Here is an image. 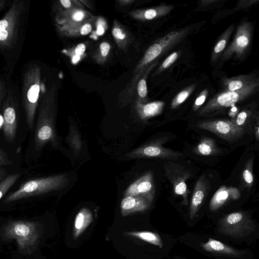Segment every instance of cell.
I'll return each instance as SVG.
<instances>
[{"instance_id":"1","label":"cell","mask_w":259,"mask_h":259,"mask_svg":"<svg viewBox=\"0 0 259 259\" xmlns=\"http://www.w3.org/2000/svg\"><path fill=\"white\" fill-rule=\"evenodd\" d=\"M57 86L54 82L41 97L34 134V148L39 152L48 143L58 145L56 130L57 112Z\"/></svg>"},{"instance_id":"2","label":"cell","mask_w":259,"mask_h":259,"mask_svg":"<svg viewBox=\"0 0 259 259\" xmlns=\"http://www.w3.org/2000/svg\"><path fill=\"white\" fill-rule=\"evenodd\" d=\"M39 222L23 220L10 221L1 230L4 240H15L19 252L25 255H31L36 250L42 232Z\"/></svg>"},{"instance_id":"3","label":"cell","mask_w":259,"mask_h":259,"mask_svg":"<svg viewBox=\"0 0 259 259\" xmlns=\"http://www.w3.org/2000/svg\"><path fill=\"white\" fill-rule=\"evenodd\" d=\"M41 85L40 66L36 64L30 65L23 75L22 88V104L26 122L30 130L34 127Z\"/></svg>"},{"instance_id":"4","label":"cell","mask_w":259,"mask_h":259,"mask_svg":"<svg viewBox=\"0 0 259 259\" xmlns=\"http://www.w3.org/2000/svg\"><path fill=\"white\" fill-rule=\"evenodd\" d=\"M258 86V78L241 89L219 93L201 108L198 115L203 117H210L223 113L229 107L246 100L255 94Z\"/></svg>"},{"instance_id":"5","label":"cell","mask_w":259,"mask_h":259,"mask_svg":"<svg viewBox=\"0 0 259 259\" xmlns=\"http://www.w3.org/2000/svg\"><path fill=\"white\" fill-rule=\"evenodd\" d=\"M66 175H58L32 179L26 182L19 188L8 195L4 202L8 203L23 198L45 194L62 189L68 184Z\"/></svg>"},{"instance_id":"6","label":"cell","mask_w":259,"mask_h":259,"mask_svg":"<svg viewBox=\"0 0 259 259\" xmlns=\"http://www.w3.org/2000/svg\"><path fill=\"white\" fill-rule=\"evenodd\" d=\"M191 30L190 27H185L173 30L156 40L148 48L137 63L132 72L133 75L143 73L157 59L186 37Z\"/></svg>"},{"instance_id":"7","label":"cell","mask_w":259,"mask_h":259,"mask_svg":"<svg viewBox=\"0 0 259 259\" xmlns=\"http://www.w3.org/2000/svg\"><path fill=\"white\" fill-rule=\"evenodd\" d=\"M24 9L22 1L13 2L8 11L0 20V48L10 49L16 44L21 16Z\"/></svg>"},{"instance_id":"8","label":"cell","mask_w":259,"mask_h":259,"mask_svg":"<svg viewBox=\"0 0 259 259\" xmlns=\"http://www.w3.org/2000/svg\"><path fill=\"white\" fill-rule=\"evenodd\" d=\"M252 32L251 23L242 22L238 26L232 42L222 53L221 61H227L233 56L237 59H242L250 47Z\"/></svg>"},{"instance_id":"9","label":"cell","mask_w":259,"mask_h":259,"mask_svg":"<svg viewBox=\"0 0 259 259\" xmlns=\"http://www.w3.org/2000/svg\"><path fill=\"white\" fill-rule=\"evenodd\" d=\"M2 105L4 136L7 142L13 143L16 137L19 112L17 100L11 91L6 93Z\"/></svg>"},{"instance_id":"10","label":"cell","mask_w":259,"mask_h":259,"mask_svg":"<svg viewBox=\"0 0 259 259\" xmlns=\"http://www.w3.org/2000/svg\"><path fill=\"white\" fill-rule=\"evenodd\" d=\"M196 126L211 132L230 142L238 140L246 133L244 127L236 125L231 120L227 119L204 120L197 123Z\"/></svg>"},{"instance_id":"11","label":"cell","mask_w":259,"mask_h":259,"mask_svg":"<svg viewBox=\"0 0 259 259\" xmlns=\"http://www.w3.org/2000/svg\"><path fill=\"white\" fill-rule=\"evenodd\" d=\"M219 232L234 237H241L251 232L253 223L246 214L236 212L229 214L219 222Z\"/></svg>"},{"instance_id":"12","label":"cell","mask_w":259,"mask_h":259,"mask_svg":"<svg viewBox=\"0 0 259 259\" xmlns=\"http://www.w3.org/2000/svg\"><path fill=\"white\" fill-rule=\"evenodd\" d=\"M165 176L171 183L175 194L181 196L183 203L188 204V189L186 181L191 177L190 171L182 165L171 162L164 164Z\"/></svg>"},{"instance_id":"13","label":"cell","mask_w":259,"mask_h":259,"mask_svg":"<svg viewBox=\"0 0 259 259\" xmlns=\"http://www.w3.org/2000/svg\"><path fill=\"white\" fill-rule=\"evenodd\" d=\"M164 139L155 141L145 145L131 153L130 156L134 157H157L168 159H175L181 157V153L162 146V142Z\"/></svg>"},{"instance_id":"14","label":"cell","mask_w":259,"mask_h":259,"mask_svg":"<svg viewBox=\"0 0 259 259\" xmlns=\"http://www.w3.org/2000/svg\"><path fill=\"white\" fill-rule=\"evenodd\" d=\"M155 192L153 174L148 172L131 184L125 190L124 196L141 197L152 203Z\"/></svg>"},{"instance_id":"15","label":"cell","mask_w":259,"mask_h":259,"mask_svg":"<svg viewBox=\"0 0 259 259\" xmlns=\"http://www.w3.org/2000/svg\"><path fill=\"white\" fill-rule=\"evenodd\" d=\"M95 17L83 8H74L59 10L56 15V25L66 26L80 23L93 20Z\"/></svg>"},{"instance_id":"16","label":"cell","mask_w":259,"mask_h":259,"mask_svg":"<svg viewBox=\"0 0 259 259\" xmlns=\"http://www.w3.org/2000/svg\"><path fill=\"white\" fill-rule=\"evenodd\" d=\"M209 189V184L205 176L202 175L197 181L192 195L190 206V218L196 215Z\"/></svg>"},{"instance_id":"17","label":"cell","mask_w":259,"mask_h":259,"mask_svg":"<svg viewBox=\"0 0 259 259\" xmlns=\"http://www.w3.org/2000/svg\"><path fill=\"white\" fill-rule=\"evenodd\" d=\"M174 8L172 5H161L149 9L132 11L129 14L136 20L145 21L164 16L170 13Z\"/></svg>"},{"instance_id":"18","label":"cell","mask_w":259,"mask_h":259,"mask_svg":"<svg viewBox=\"0 0 259 259\" xmlns=\"http://www.w3.org/2000/svg\"><path fill=\"white\" fill-rule=\"evenodd\" d=\"M240 197L239 190L232 187L222 186L215 192L209 203V209L214 211L230 200H236Z\"/></svg>"},{"instance_id":"19","label":"cell","mask_w":259,"mask_h":259,"mask_svg":"<svg viewBox=\"0 0 259 259\" xmlns=\"http://www.w3.org/2000/svg\"><path fill=\"white\" fill-rule=\"evenodd\" d=\"M147 200L139 196H124L121 203V212L123 216L131 213L143 212L151 205Z\"/></svg>"},{"instance_id":"20","label":"cell","mask_w":259,"mask_h":259,"mask_svg":"<svg viewBox=\"0 0 259 259\" xmlns=\"http://www.w3.org/2000/svg\"><path fill=\"white\" fill-rule=\"evenodd\" d=\"M94 19L83 23L70 25H56L58 33L61 36L77 37L86 35L92 31Z\"/></svg>"},{"instance_id":"21","label":"cell","mask_w":259,"mask_h":259,"mask_svg":"<svg viewBox=\"0 0 259 259\" xmlns=\"http://www.w3.org/2000/svg\"><path fill=\"white\" fill-rule=\"evenodd\" d=\"M258 78L255 74L240 75L222 79L223 91H234L241 89L254 82Z\"/></svg>"},{"instance_id":"22","label":"cell","mask_w":259,"mask_h":259,"mask_svg":"<svg viewBox=\"0 0 259 259\" xmlns=\"http://www.w3.org/2000/svg\"><path fill=\"white\" fill-rule=\"evenodd\" d=\"M164 104V102L161 101L148 103H141L137 101L136 109L141 119H147L161 114Z\"/></svg>"},{"instance_id":"23","label":"cell","mask_w":259,"mask_h":259,"mask_svg":"<svg viewBox=\"0 0 259 259\" xmlns=\"http://www.w3.org/2000/svg\"><path fill=\"white\" fill-rule=\"evenodd\" d=\"M112 34L118 48L125 51L131 42V36L127 29L117 20L113 21Z\"/></svg>"},{"instance_id":"24","label":"cell","mask_w":259,"mask_h":259,"mask_svg":"<svg viewBox=\"0 0 259 259\" xmlns=\"http://www.w3.org/2000/svg\"><path fill=\"white\" fill-rule=\"evenodd\" d=\"M202 247L205 250L211 252L223 253L237 257L242 255L241 251L212 238H209L207 242L203 244Z\"/></svg>"},{"instance_id":"25","label":"cell","mask_w":259,"mask_h":259,"mask_svg":"<svg viewBox=\"0 0 259 259\" xmlns=\"http://www.w3.org/2000/svg\"><path fill=\"white\" fill-rule=\"evenodd\" d=\"M93 221L92 214L86 208H82L76 216L73 230L74 238H77Z\"/></svg>"},{"instance_id":"26","label":"cell","mask_w":259,"mask_h":259,"mask_svg":"<svg viewBox=\"0 0 259 259\" xmlns=\"http://www.w3.org/2000/svg\"><path fill=\"white\" fill-rule=\"evenodd\" d=\"M234 29V25H231L222 34L212 51L211 55V62H215L218 58L221 56L222 52H224L227 47Z\"/></svg>"},{"instance_id":"27","label":"cell","mask_w":259,"mask_h":259,"mask_svg":"<svg viewBox=\"0 0 259 259\" xmlns=\"http://www.w3.org/2000/svg\"><path fill=\"white\" fill-rule=\"evenodd\" d=\"M157 62L150 65L144 72L140 78L139 79L136 87L138 95L137 101L145 103L147 97V79L150 71L156 65Z\"/></svg>"},{"instance_id":"28","label":"cell","mask_w":259,"mask_h":259,"mask_svg":"<svg viewBox=\"0 0 259 259\" xmlns=\"http://www.w3.org/2000/svg\"><path fill=\"white\" fill-rule=\"evenodd\" d=\"M86 46L83 43H80L75 46L63 50L62 52L70 58L73 64H76L85 56Z\"/></svg>"},{"instance_id":"29","label":"cell","mask_w":259,"mask_h":259,"mask_svg":"<svg viewBox=\"0 0 259 259\" xmlns=\"http://www.w3.org/2000/svg\"><path fill=\"white\" fill-rule=\"evenodd\" d=\"M194 151L198 154L207 156L218 153V149L213 139L205 138L196 146Z\"/></svg>"},{"instance_id":"30","label":"cell","mask_w":259,"mask_h":259,"mask_svg":"<svg viewBox=\"0 0 259 259\" xmlns=\"http://www.w3.org/2000/svg\"><path fill=\"white\" fill-rule=\"evenodd\" d=\"M129 235L136 237L151 244L162 248L163 243L158 234L148 231L133 232L128 233Z\"/></svg>"},{"instance_id":"31","label":"cell","mask_w":259,"mask_h":259,"mask_svg":"<svg viewBox=\"0 0 259 259\" xmlns=\"http://www.w3.org/2000/svg\"><path fill=\"white\" fill-rule=\"evenodd\" d=\"M110 49L111 46L108 42H102L93 56L95 61L100 65L104 64L107 60Z\"/></svg>"},{"instance_id":"32","label":"cell","mask_w":259,"mask_h":259,"mask_svg":"<svg viewBox=\"0 0 259 259\" xmlns=\"http://www.w3.org/2000/svg\"><path fill=\"white\" fill-rule=\"evenodd\" d=\"M196 84H191L179 92L172 100L170 103V108L176 109L182 104L195 90Z\"/></svg>"},{"instance_id":"33","label":"cell","mask_w":259,"mask_h":259,"mask_svg":"<svg viewBox=\"0 0 259 259\" xmlns=\"http://www.w3.org/2000/svg\"><path fill=\"white\" fill-rule=\"evenodd\" d=\"M94 24L95 30L93 31L90 36L93 39L96 40L99 36L103 35L108 29V23L106 20L102 16L95 17Z\"/></svg>"},{"instance_id":"34","label":"cell","mask_w":259,"mask_h":259,"mask_svg":"<svg viewBox=\"0 0 259 259\" xmlns=\"http://www.w3.org/2000/svg\"><path fill=\"white\" fill-rule=\"evenodd\" d=\"M19 173H14L7 176L0 182V199L4 196L8 190L14 185L20 177Z\"/></svg>"},{"instance_id":"35","label":"cell","mask_w":259,"mask_h":259,"mask_svg":"<svg viewBox=\"0 0 259 259\" xmlns=\"http://www.w3.org/2000/svg\"><path fill=\"white\" fill-rule=\"evenodd\" d=\"M180 54L179 51H176L169 55L159 66L155 72V75L160 73L170 66L179 58Z\"/></svg>"},{"instance_id":"36","label":"cell","mask_w":259,"mask_h":259,"mask_svg":"<svg viewBox=\"0 0 259 259\" xmlns=\"http://www.w3.org/2000/svg\"><path fill=\"white\" fill-rule=\"evenodd\" d=\"M251 111L250 110H243L240 112L238 115L236 119L231 120L236 125L244 127L243 126L245 124L247 123L249 118L251 116Z\"/></svg>"},{"instance_id":"37","label":"cell","mask_w":259,"mask_h":259,"mask_svg":"<svg viewBox=\"0 0 259 259\" xmlns=\"http://www.w3.org/2000/svg\"><path fill=\"white\" fill-rule=\"evenodd\" d=\"M252 160L250 159L246 165L243 171V178L246 184L251 186L253 181V177L252 172Z\"/></svg>"},{"instance_id":"38","label":"cell","mask_w":259,"mask_h":259,"mask_svg":"<svg viewBox=\"0 0 259 259\" xmlns=\"http://www.w3.org/2000/svg\"><path fill=\"white\" fill-rule=\"evenodd\" d=\"M208 94V90H203L196 99L193 105V110L197 111L201 106L204 103Z\"/></svg>"},{"instance_id":"39","label":"cell","mask_w":259,"mask_h":259,"mask_svg":"<svg viewBox=\"0 0 259 259\" xmlns=\"http://www.w3.org/2000/svg\"><path fill=\"white\" fill-rule=\"evenodd\" d=\"M13 164V161L9 158L7 152L0 147V167Z\"/></svg>"},{"instance_id":"40","label":"cell","mask_w":259,"mask_h":259,"mask_svg":"<svg viewBox=\"0 0 259 259\" xmlns=\"http://www.w3.org/2000/svg\"><path fill=\"white\" fill-rule=\"evenodd\" d=\"M258 2L257 0H251V1H240L238 2V4L236 5V9H240L243 8H247L249 6L254 4L255 2Z\"/></svg>"},{"instance_id":"41","label":"cell","mask_w":259,"mask_h":259,"mask_svg":"<svg viewBox=\"0 0 259 259\" xmlns=\"http://www.w3.org/2000/svg\"><path fill=\"white\" fill-rule=\"evenodd\" d=\"M5 84L3 81H0V110L6 94Z\"/></svg>"},{"instance_id":"42","label":"cell","mask_w":259,"mask_h":259,"mask_svg":"<svg viewBox=\"0 0 259 259\" xmlns=\"http://www.w3.org/2000/svg\"><path fill=\"white\" fill-rule=\"evenodd\" d=\"M134 1V0H119L117 2L120 5L126 6L132 4Z\"/></svg>"},{"instance_id":"43","label":"cell","mask_w":259,"mask_h":259,"mask_svg":"<svg viewBox=\"0 0 259 259\" xmlns=\"http://www.w3.org/2000/svg\"><path fill=\"white\" fill-rule=\"evenodd\" d=\"M7 171L3 167H0V182L6 177Z\"/></svg>"},{"instance_id":"44","label":"cell","mask_w":259,"mask_h":259,"mask_svg":"<svg viewBox=\"0 0 259 259\" xmlns=\"http://www.w3.org/2000/svg\"><path fill=\"white\" fill-rule=\"evenodd\" d=\"M5 4V0H0V11L4 8Z\"/></svg>"},{"instance_id":"45","label":"cell","mask_w":259,"mask_h":259,"mask_svg":"<svg viewBox=\"0 0 259 259\" xmlns=\"http://www.w3.org/2000/svg\"><path fill=\"white\" fill-rule=\"evenodd\" d=\"M256 139L258 140V125L256 127Z\"/></svg>"}]
</instances>
